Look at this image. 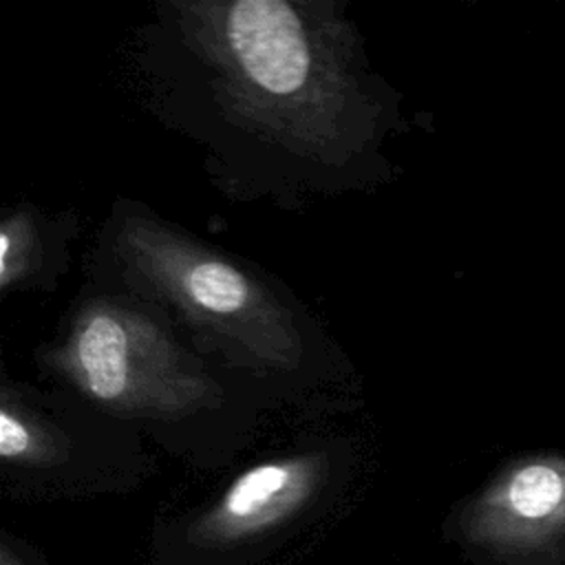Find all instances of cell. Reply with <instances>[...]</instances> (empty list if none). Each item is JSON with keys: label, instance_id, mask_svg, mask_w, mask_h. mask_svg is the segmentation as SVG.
<instances>
[{"label": "cell", "instance_id": "cell-1", "mask_svg": "<svg viewBox=\"0 0 565 565\" xmlns=\"http://www.w3.org/2000/svg\"><path fill=\"white\" fill-rule=\"evenodd\" d=\"M468 543L532 565L565 556V452L532 450L508 459L466 503Z\"/></svg>", "mask_w": 565, "mask_h": 565}, {"label": "cell", "instance_id": "cell-2", "mask_svg": "<svg viewBox=\"0 0 565 565\" xmlns=\"http://www.w3.org/2000/svg\"><path fill=\"white\" fill-rule=\"evenodd\" d=\"M132 245L139 267L143 265L183 307L230 331L256 335L258 340L265 338L278 360L285 358V347L267 335L269 329L280 335L282 327L271 318V307L260 289L243 271L174 241L152 238L148 232H137Z\"/></svg>", "mask_w": 565, "mask_h": 565}, {"label": "cell", "instance_id": "cell-3", "mask_svg": "<svg viewBox=\"0 0 565 565\" xmlns=\"http://www.w3.org/2000/svg\"><path fill=\"white\" fill-rule=\"evenodd\" d=\"M232 64L271 97L298 95L311 77L313 55L296 9L280 0H241L223 18Z\"/></svg>", "mask_w": 565, "mask_h": 565}, {"label": "cell", "instance_id": "cell-4", "mask_svg": "<svg viewBox=\"0 0 565 565\" xmlns=\"http://www.w3.org/2000/svg\"><path fill=\"white\" fill-rule=\"evenodd\" d=\"M157 338L143 335L137 320L115 309H93L71 340L73 377L88 395L115 406L148 404L157 380L159 353H150Z\"/></svg>", "mask_w": 565, "mask_h": 565}, {"label": "cell", "instance_id": "cell-5", "mask_svg": "<svg viewBox=\"0 0 565 565\" xmlns=\"http://www.w3.org/2000/svg\"><path fill=\"white\" fill-rule=\"evenodd\" d=\"M320 477L322 466L313 457L258 463L196 521L190 539L199 545H232L263 534L298 512L316 492Z\"/></svg>", "mask_w": 565, "mask_h": 565}, {"label": "cell", "instance_id": "cell-6", "mask_svg": "<svg viewBox=\"0 0 565 565\" xmlns=\"http://www.w3.org/2000/svg\"><path fill=\"white\" fill-rule=\"evenodd\" d=\"M0 455L7 461H24V459H38V441L29 426L11 415L9 408H2L0 413Z\"/></svg>", "mask_w": 565, "mask_h": 565}, {"label": "cell", "instance_id": "cell-7", "mask_svg": "<svg viewBox=\"0 0 565 565\" xmlns=\"http://www.w3.org/2000/svg\"><path fill=\"white\" fill-rule=\"evenodd\" d=\"M0 565H24L20 561V556L9 547V545H0Z\"/></svg>", "mask_w": 565, "mask_h": 565}]
</instances>
